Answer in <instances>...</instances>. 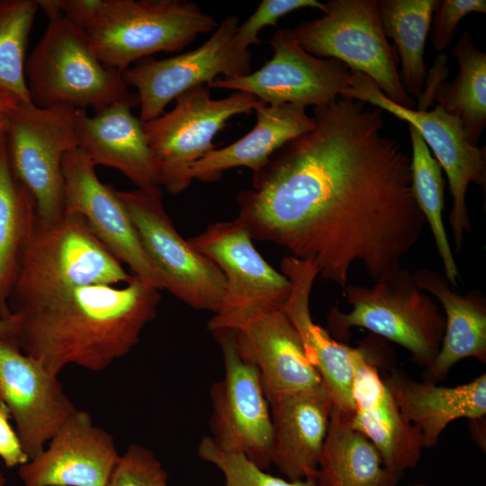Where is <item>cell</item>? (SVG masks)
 Segmentation results:
<instances>
[{"instance_id":"cell-34","label":"cell","mask_w":486,"mask_h":486,"mask_svg":"<svg viewBox=\"0 0 486 486\" xmlns=\"http://www.w3.org/2000/svg\"><path fill=\"white\" fill-rule=\"evenodd\" d=\"M108 486H169L168 474L150 449L130 444L120 455Z\"/></svg>"},{"instance_id":"cell-18","label":"cell","mask_w":486,"mask_h":486,"mask_svg":"<svg viewBox=\"0 0 486 486\" xmlns=\"http://www.w3.org/2000/svg\"><path fill=\"white\" fill-rule=\"evenodd\" d=\"M381 346L365 340L353 347V400L351 427L376 448L384 465L404 473L421 458L422 437L403 416L382 375Z\"/></svg>"},{"instance_id":"cell-6","label":"cell","mask_w":486,"mask_h":486,"mask_svg":"<svg viewBox=\"0 0 486 486\" xmlns=\"http://www.w3.org/2000/svg\"><path fill=\"white\" fill-rule=\"evenodd\" d=\"M343 296L351 310L330 308L326 330L333 338L347 340L350 328L360 327L406 348L424 369L436 358L444 337L445 315L416 285L408 269L401 267L371 287L347 284Z\"/></svg>"},{"instance_id":"cell-14","label":"cell","mask_w":486,"mask_h":486,"mask_svg":"<svg viewBox=\"0 0 486 486\" xmlns=\"http://www.w3.org/2000/svg\"><path fill=\"white\" fill-rule=\"evenodd\" d=\"M213 335L221 347L224 377L210 392V436L220 450L244 454L267 471L272 465V418L259 374L241 358L229 331Z\"/></svg>"},{"instance_id":"cell-28","label":"cell","mask_w":486,"mask_h":486,"mask_svg":"<svg viewBox=\"0 0 486 486\" xmlns=\"http://www.w3.org/2000/svg\"><path fill=\"white\" fill-rule=\"evenodd\" d=\"M458 62V74L449 83L438 76L425 84L419 109L425 111L431 100L455 117L462 124L468 141L477 146L486 126V54L464 32L453 49Z\"/></svg>"},{"instance_id":"cell-5","label":"cell","mask_w":486,"mask_h":486,"mask_svg":"<svg viewBox=\"0 0 486 486\" xmlns=\"http://www.w3.org/2000/svg\"><path fill=\"white\" fill-rule=\"evenodd\" d=\"M130 275L80 216L64 213L51 223L36 220L14 289L20 308L80 286L122 284Z\"/></svg>"},{"instance_id":"cell-12","label":"cell","mask_w":486,"mask_h":486,"mask_svg":"<svg viewBox=\"0 0 486 486\" xmlns=\"http://www.w3.org/2000/svg\"><path fill=\"white\" fill-rule=\"evenodd\" d=\"M341 96L386 111L409 122L419 132L446 174L453 200L449 223L454 251L460 252L464 233L472 231L466 204L467 188L471 183H475L485 189V148L472 145L460 122L439 105L431 111L401 106L388 99L370 77L360 72L351 71L348 86Z\"/></svg>"},{"instance_id":"cell-37","label":"cell","mask_w":486,"mask_h":486,"mask_svg":"<svg viewBox=\"0 0 486 486\" xmlns=\"http://www.w3.org/2000/svg\"><path fill=\"white\" fill-rule=\"evenodd\" d=\"M11 418L9 409L0 400V458L10 468L21 466L30 460L9 422Z\"/></svg>"},{"instance_id":"cell-43","label":"cell","mask_w":486,"mask_h":486,"mask_svg":"<svg viewBox=\"0 0 486 486\" xmlns=\"http://www.w3.org/2000/svg\"><path fill=\"white\" fill-rule=\"evenodd\" d=\"M407 486H429V485L426 483H422V482H415V483L408 484Z\"/></svg>"},{"instance_id":"cell-2","label":"cell","mask_w":486,"mask_h":486,"mask_svg":"<svg viewBox=\"0 0 486 486\" xmlns=\"http://www.w3.org/2000/svg\"><path fill=\"white\" fill-rule=\"evenodd\" d=\"M159 291L133 274L121 286L66 291L14 310V341L57 376L68 365L104 371L140 342L157 316Z\"/></svg>"},{"instance_id":"cell-9","label":"cell","mask_w":486,"mask_h":486,"mask_svg":"<svg viewBox=\"0 0 486 486\" xmlns=\"http://www.w3.org/2000/svg\"><path fill=\"white\" fill-rule=\"evenodd\" d=\"M173 109L143 122L159 185L178 194L192 183L194 163L216 148L213 140L233 116L254 111L259 100L244 92L212 99L207 86L181 94Z\"/></svg>"},{"instance_id":"cell-3","label":"cell","mask_w":486,"mask_h":486,"mask_svg":"<svg viewBox=\"0 0 486 486\" xmlns=\"http://www.w3.org/2000/svg\"><path fill=\"white\" fill-rule=\"evenodd\" d=\"M105 67L124 72L158 52H176L217 21L185 0H56Z\"/></svg>"},{"instance_id":"cell-4","label":"cell","mask_w":486,"mask_h":486,"mask_svg":"<svg viewBox=\"0 0 486 486\" xmlns=\"http://www.w3.org/2000/svg\"><path fill=\"white\" fill-rule=\"evenodd\" d=\"M48 24L26 58L25 77L32 103L95 112L118 104L139 105L122 73L103 65L84 32L60 11L56 0H38Z\"/></svg>"},{"instance_id":"cell-24","label":"cell","mask_w":486,"mask_h":486,"mask_svg":"<svg viewBox=\"0 0 486 486\" xmlns=\"http://www.w3.org/2000/svg\"><path fill=\"white\" fill-rule=\"evenodd\" d=\"M383 379L403 416L419 431L423 448L437 444L454 420L486 416V374L456 386L416 381L399 368L382 370Z\"/></svg>"},{"instance_id":"cell-41","label":"cell","mask_w":486,"mask_h":486,"mask_svg":"<svg viewBox=\"0 0 486 486\" xmlns=\"http://www.w3.org/2000/svg\"><path fill=\"white\" fill-rule=\"evenodd\" d=\"M7 119H8V114L0 116V139L5 133L6 127H7Z\"/></svg>"},{"instance_id":"cell-30","label":"cell","mask_w":486,"mask_h":486,"mask_svg":"<svg viewBox=\"0 0 486 486\" xmlns=\"http://www.w3.org/2000/svg\"><path fill=\"white\" fill-rule=\"evenodd\" d=\"M438 0H377L380 22L386 38L393 40L402 86L410 96L421 98L426 84L424 51Z\"/></svg>"},{"instance_id":"cell-19","label":"cell","mask_w":486,"mask_h":486,"mask_svg":"<svg viewBox=\"0 0 486 486\" xmlns=\"http://www.w3.org/2000/svg\"><path fill=\"white\" fill-rule=\"evenodd\" d=\"M48 443L19 466L24 486H108L121 454L87 411L76 409Z\"/></svg>"},{"instance_id":"cell-17","label":"cell","mask_w":486,"mask_h":486,"mask_svg":"<svg viewBox=\"0 0 486 486\" xmlns=\"http://www.w3.org/2000/svg\"><path fill=\"white\" fill-rule=\"evenodd\" d=\"M0 400L10 410L22 446L32 458L76 410L57 375L0 337Z\"/></svg>"},{"instance_id":"cell-1","label":"cell","mask_w":486,"mask_h":486,"mask_svg":"<svg viewBox=\"0 0 486 486\" xmlns=\"http://www.w3.org/2000/svg\"><path fill=\"white\" fill-rule=\"evenodd\" d=\"M314 127L283 145L240 192L236 218L252 239L312 263L342 289L356 264L393 275L426 220L411 158L384 133L382 110L338 96L313 108Z\"/></svg>"},{"instance_id":"cell-22","label":"cell","mask_w":486,"mask_h":486,"mask_svg":"<svg viewBox=\"0 0 486 486\" xmlns=\"http://www.w3.org/2000/svg\"><path fill=\"white\" fill-rule=\"evenodd\" d=\"M272 464L290 481L315 479L333 403L323 384L269 401Z\"/></svg>"},{"instance_id":"cell-8","label":"cell","mask_w":486,"mask_h":486,"mask_svg":"<svg viewBox=\"0 0 486 486\" xmlns=\"http://www.w3.org/2000/svg\"><path fill=\"white\" fill-rule=\"evenodd\" d=\"M115 191L164 289L194 309L216 313L223 299L225 277L176 231L165 210L160 185Z\"/></svg>"},{"instance_id":"cell-32","label":"cell","mask_w":486,"mask_h":486,"mask_svg":"<svg viewBox=\"0 0 486 486\" xmlns=\"http://www.w3.org/2000/svg\"><path fill=\"white\" fill-rule=\"evenodd\" d=\"M38 8V0H0V88L24 104H32L26 49Z\"/></svg>"},{"instance_id":"cell-26","label":"cell","mask_w":486,"mask_h":486,"mask_svg":"<svg viewBox=\"0 0 486 486\" xmlns=\"http://www.w3.org/2000/svg\"><path fill=\"white\" fill-rule=\"evenodd\" d=\"M254 112L256 122L249 132L227 147L211 150L193 164V180L213 182L225 171L239 166L256 173L283 145L315 125L306 108L293 104L271 105L259 101Z\"/></svg>"},{"instance_id":"cell-36","label":"cell","mask_w":486,"mask_h":486,"mask_svg":"<svg viewBox=\"0 0 486 486\" xmlns=\"http://www.w3.org/2000/svg\"><path fill=\"white\" fill-rule=\"evenodd\" d=\"M471 13H486L485 0H443L439 1L431 21V43L441 52L452 41L459 22Z\"/></svg>"},{"instance_id":"cell-15","label":"cell","mask_w":486,"mask_h":486,"mask_svg":"<svg viewBox=\"0 0 486 486\" xmlns=\"http://www.w3.org/2000/svg\"><path fill=\"white\" fill-rule=\"evenodd\" d=\"M270 45L273 57L256 71L219 77L207 86L248 93L266 104H293L305 108L327 104L347 87L351 70L346 64L307 52L287 30H277Z\"/></svg>"},{"instance_id":"cell-29","label":"cell","mask_w":486,"mask_h":486,"mask_svg":"<svg viewBox=\"0 0 486 486\" xmlns=\"http://www.w3.org/2000/svg\"><path fill=\"white\" fill-rule=\"evenodd\" d=\"M37 220L34 202L14 176L5 133L0 139V318L13 317L7 299L14 286L22 250Z\"/></svg>"},{"instance_id":"cell-23","label":"cell","mask_w":486,"mask_h":486,"mask_svg":"<svg viewBox=\"0 0 486 486\" xmlns=\"http://www.w3.org/2000/svg\"><path fill=\"white\" fill-rule=\"evenodd\" d=\"M128 104L109 106L94 115L76 109L74 130L77 148L96 166L120 171L137 188L159 185L143 122Z\"/></svg>"},{"instance_id":"cell-10","label":"cell","mask_w":486,"mask_h":486,"mask_svg":"<svg viewBox=\"0 0 486 486\" xmlns=\"http://www.w3.org/2000/svg\"><path fill=\"white\" fill-rule=\"evenodd\" d=\"M76 109L48 108L20 103L9 114L5 130L13 173L31 194L37 220L51 223L64 215L62 159L77 148L74 130Z\"/></svg>"},{"instance_id":"cell-13","label":"cell","mask_w":486,"mask_h":486,"mask_svg":"<svg viewBox=\"0 0 486 486\" xmlns=\"http://www.w3.org/2000/svg\"><path fill=\"white\" fill-rule=\"evenodd\" d=\"M238 18L227 16L200 47L158 59L145 58L122 72L134 87L140 108V120L151 121L181 94L197 86H208L219 76L233 78L250 73L251 54L236 39Z\"/></svg>"},{"instance_id":"cell-35","label":"cell","mask_w":486,"mask_h":486,"mask_svg":"<svg viewBox=\"0 0 486 486\" xmlns=\"http://www.w3.org/2000/svg\"><path fill=\"white\" fill-rule=\"evenodd\" d=\"M302 8H317L323 12L325 4L317 0H263L243 24L238 25L236 39L248 49L260 42L258 33L264 27L275 26L281 17Z\"/></svg>"},{"instance_id":"cell-42","label":"cell","mask_w":486,"mask_h":486,"mask_svg":"<svg viewBox=\"0 0 486 486\" xmlns=\"http://www.w3.org/2000/svg\"><path fill=\"white\" fill-rule=\"evenodd\" d=\"M5 482H6L5 478L3 475V473L0 472V486H4Z\"/></svg>"},{"instance_id":"cell-11","label":"cell","mask_w":486,"mask_h":486,"mask_svg":"<svg viewBox=\"0 0 486 486\" xmlns=\"http://www.w3.org/2000/svg\"><path fill=\"white\" fill-rule=\"evenodd\" d=\"M252 240L237 219L212 223L189 239L225 277L220 307L207 324L212 333L230 330L257 312L282 307L291 292L290 280L262 257Z\"/></svg>"},{"instance_id":"cell-31","label":"cell","mask_w":486,"mask_h":486,"mask_svg":"<svg viewBox=\"0 0 486 486\" xmlns=\"http://www.w3.org/2000/svg\"><path fill=\"white\" fill-rule=\"evenodd\" d=\"M409 132L412 147L410 158L414 196L431 230L443 263L444 274L450 284L455 287L460 274L443 223L445 184L442 167L431 155L419 132L410 124Z\"/></svg>"},{"instance_id":"cell-39","label":"cell","mask_w":486,"mask_h":486,"mask_svg":"<svg viewBox=\"0 0 486 486\" xmlns=\"http://www.w3.org/2000/svg\"><path fill=\"white\" fill-rule=\"evenodd\" d=\"M469 421L473 439L485 450V418Z\"/></svg>"},{"instance_id":"cell-38","label":"cell","mask_w":486,"mask_h":486,"mask_svg":"<svg viewBox=\"0 0 486 486\" xmlns=\"http://www.w3.org/2000/svg\"><path fill=\"white\" fill-rule=\"evenodd\" d=\"M20 103L15 95L0 88V116L9 114Z\"/></svg>"},{"instance_id":"cell-20","label":"cell","mask_w":486,"mask_h":486,"mask_svg":"<svg viewBox=\"0 0 486 486\" xmlns=\"http://www.w3.org/2000/svg\"><path fill=\"white\" fill-rule=\"evenodd\" d=\"M224 331L241 358L257 370L268 401L322 384L282 307L257 312Z\"/></svg>"},{"instance_id":"cell-40","label":"cell","mask_w":486,"mask_h":486,"mask_svg":"<svg viewBox=\"0 0 486 486\" xmlns=\"http://www.w3.org/2000/svg\"><path fill=\"white\" fill-rule=\"evenodd\" d=\"M15 332V318L13 317L8 320L0 318V337L7 338L14 340Z\"/></svg>"},{"instance_id":"cell-25","label":"cell","mask_w":486,"mask_h":486,"mask_svg":"<svg viewBox=\"0 0 486 486\" xmlns=\"http://www.w3.org/2000/svg\"><path fill=\"white\" fill-rule=\"evenodd\" d=\"M416 285L434 295L445 311L446 327L440 349L424 369L423 380L438 383L459 361L473 357L486 362V301L480 292L461 295L445 274L428 268L413 274Z\"/></svg>"},{"instance_id":"cell-16","label":"cell","mask_w":486,"mask_h":486,"mask_svg":"<svg viewBox=\"0 0 486 486\" xmlns=\"http://www.w3.org/2000/svg\"><path fill=\"white\" fill-rule=\"evenodd\" d=\"M62 173L64 213L80 216L131 274L158 290L164 289L162 278L145 253L116 189L98 178L94 164L77 148L64 155Z\"/></svg>"},{"instance_id":"cell-21","label":"cell","mask_w":486,"mask_h":486,"mask_svg":"<svg viewBox=\"0 0 486 486\" xmlns=\"http://www.w3.org/2000/svg\"><path fill=\"white\" fill-rule=\"evenodd\" d=\"M281 272L290 280L292 290L282 305L295 328L306 356L320 375L333 408L353 416V347L333 338L311 317L310 297L319 276L316 266L291 255L281 261Z\"/></svg>"},{"instance_id":"cell-7","label":"cell","mask_w":486,"mask_h":486,"mask_svg":"<svg viewBox=\"0 0 486 486\" xmlns=\"http://www.w3.org/2000/svg\"><path fill=\"white\" fill-rule=\"evenodd\" d=\"M323 14L288 33L307 52L338 59L370 77L391 101L414 109L398 70L396 50L383 33L377 0H328Z\"/></svg>"},{"instance_id":"cell-33","label":"cell","mask_w":486,"mask_h":486,"mask_svg":"<svg viewBox=\"0 0 486 486\" xmlns=\"http://www.w3.org/2000/svg\"><path fill=\"white\" fill-rule=\"evenodd\" d=\"M197 454L222 472L225 486H318L315 479L290 481L274 476L244 454L220 450L210 436L201 439Z\"/></svg>"},{"instance_id":"cell-27","label":"cell","mask_w":486,"mask_h":486,"mask_svg":"<svg viewBox=\"0 0 486 486\" xmlns=\"http://www.w3.org/2000/svg\"><path fill=\"white\" fill-rule=\"evenodd\" d=\"M333 408L319 464L318 486H398L404 473L386 467L374 446Z\"/></svg>"}]
</instances>
